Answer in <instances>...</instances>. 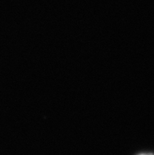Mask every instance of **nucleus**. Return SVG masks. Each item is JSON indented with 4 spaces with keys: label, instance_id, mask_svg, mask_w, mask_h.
Here are the masks:
<instances>
[{
    "label": "nucleus",
    "instance_id": "nucleus-1",
    "mask_svg": "<svg viewBox=\"0 0 154 155\" xmlns=\"http://www.w3.org/2000/svg\"><path fill=\"white\" fill-rule=\"evenodd\" d=\"M140 155H153V153H142Z\"/></svg>",
    "mask_w": 154,
    "mask_h": 155
}]
</instances>
